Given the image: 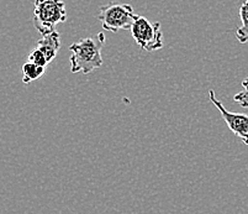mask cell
Here are the masks:
<instances>
[{"label": "cell", "instance_id": "6da1fadb", "mask_svg": "<svg viewBox=\"0 0 248 214\" xmlns=\"http://www.w3.org/2000/svg\"><path fill=\"white\" fill-rule=\"evenodd\" d=\"M105 45V36L99 33L96 37H85L78 42H74L69 46L72 73L82 72L83 74H89L96 68L103 66L101 49Z\"/></svg>", "mask_w": 248, "mask_h": 214}, {"label": "cell", "instance_id": "7a4b0ae2", "mask_svg": "<svg viewBox=\"0 0 248 214\" xmlns=\"http://www.w3.org/2000/svg\"><path fill=\"white\" fill-rule=\"evenodd\" d=\"M66 20L67 10L63 0H35L33 25L41 36L56 31V26Z\"/></svg>", "mask_w": 248, "mask_h": 214}, {"label": "cell", "instance_id": "3957f363", "mask_svg": "<svg viewBox=\"0 0 248 214\" xmlns=\"http://www.w3.org/2000/svg\"><path fill=\"white\" fill-rule=\"evenodd\" d=\"M139 15L135 14L130 4L110 3L99 8L98 19L101 21L103 29L110 33H119L120 30H131L132 25Z\"/></svg>", "mask_w": 248, "mask_h": 214}, {"label": "cell", "instance_id": "277c9868", "mask_svg": "<svg viewBox=\"0 0 248 214\" xmlns=\"http://www.w3.org/2000/svg\"><path fill=\"white\" fill-rule=\"evenodd\" d=\"M131 35L143 51L153 52L163 47V33L159 22H151L143 16H137L131 28Z\"/></svg>", "mask_w": 248, "mask_h": 214}, {"label": "cell", "instance_id": "5b68a950", "mask_svg": "<svg viewBox=\"0 0 248 214\" xmlns=\"http://www.w3.org/2000/svg\"><path fill=\"white\" fill-rule=\"evenodd\" d=\"M209 98H210L211 103L217 108L220 112L221 116L225 120L229 129L233 132L236 136H238L246 145H248V113L247 114H242V113H233L229 112L224 104L216 98L215 92L213 89L209 91Z\"/></svg>", "mask_w": 248, "mask_h": 214}, {"label": "cell", "instance_id": "8992f818", "mask_svg": "<svg viewBox=\"0 0 248 214\" xmlns=\"http://www.w3.org/2000/svg\"><path fill=\"white\" fill-rule=\"evenodd\" d=\"M45 56L48 60V62L51 64V61H53L57 56L58 51L61 49V35L57 31H53V33H48V35L42 36L41 39L37 41V47Z\"/></svg>", "mask_w": 248, "mask_h": 214}, {"label": "cell", "instance_id": "52a82bcc", "mask_svg": "<svg viewBox=\"0 0 248 214\" xmlns=\"http://www.w3.org/2000/svg\"><path fill=\"white\" fill-rule=\"evenodd\" d=\"M238 13H240L241 26L236 30V37L240 44H246L248 42V0L242 1Z\"/></svg>", "mask_w": 248, "mask_h": 214}, {"label": "cell", "instance_id": "ba28073f", "mask_svg": "<svg viewBox=\"0 0 248 214\" xmlns=\"http://www.w3.org/2000/svg\"><path fill=\"white\" fill-rule=\"evenodd\" d=\"M45 73V67H40L37 65L32 64L30 61H28L26 64L22 66V82L25 84L33 82V81L38 80L42 77V74Z\"/></svg>", "mask_w": 248, "mask_h": 214}, {"label": "cell", "instance_id": "9c48e42d", "mask_svg": "<svg viewBox=\"0 0 248 214\" xmlns=\"http://www.w3.org/2000/svg\"><path fill=\"white\" fill-rule=\"evenodd\" d=\"M243 91L240 93L234 94L233 100L243 108H248V77L242 82Z\"/></svg>", "mask_w": 248, "mask_h": 214}, {"label": "cell", "instance_id": "30bf717a", "mask_svg": "<svg viewBox=\"0 0 248 214\" xmlns=\"http://www.w3.org/2000/svg\"><path fill=\"white\" fill-rule=\"evenodd\" d=\"M29 61L40 67H45V68H46L47 65L49 64L48 60L46 58V56H45L38 49H35L29 55Z\"/></svg>", "mask_w": 248, "mask_h": 214}]
</instances>
